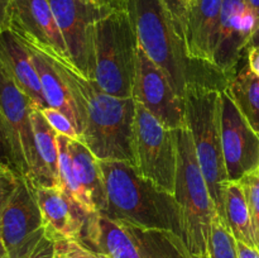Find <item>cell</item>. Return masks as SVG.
Segmentation results:
<instances>
[{"mask_svg":"<svg viewBox=\"0 0 259 258\" xmlns=\"http://www.w3.org/2000/svg\"><path fill=\"white\" fill-rule=\"evenodd\" d=\"M46 53L65 80L75 101L78 118L77 141L85 144L99 161H123L136 166V100L105 93L95 81L83 77L68 58Z\"/></svg>","mask_w":259,"mask_h":258,"instance_id":"6da1fadb","label":"cell"},{"mask_svg":"<svg viewBox=\"0 0 259 258\" xmlns=\"http://www.w3.org/2000/svg\"><path fill=\"white\" fill-rule=\"evenodd\" d=\"M210 258H239L237 239L230 232L227 222L217 214L211 225L209 243Z\"/></svg>","mask_w":259,"mask_h":258,"instance_id":"d4e9b609","label":"cell"},{"mask_svg":"<svg viewBox=\"0 0 259 258\" xmlns=\"http://www.w3.org/2000/svg\"><path fill=\"white\" fill-rule=\"evenodd\" d=\"M237 247L239 258H259V250L257 248L249 247L242 242H237Z\"/></svg>","mask_w":259,"mask_h":258,"instance_id":"836d02e7","label":"cell"},{"mask_svg":"<svg viewBox=\"0 0 259 258\" xmlns=\"http://www.w3.org/2000/svg\"><path fill=\"white\" fill-rule=\"evenodd\" d=\"M125 10L142 50L161 68L184 99L190 82L225 88L227 80L212 66L190 60L184 38L163 0H125Z\"/></svg>","mask_w":259,"mask_h":258,"instance_id":"7a4b0ae2","label":"cell"},{"mask_svg":"<svg viewBox=\"0 0 259 258\" xmlns=\"http://www.w3.org/2000/svg\"><path fill=\"white\" fill-rule=\"evenodd\" d=\"M52 237V235H51ZM56 257L55 258H105L91 250L82 243L75 239L55 238Z\"/></svg>","mask_w":259,"mask_h":258,"instance_id":"4316f807","label":"cell"},{"mask_svg":"<svg viewBox=\"0 0 259 258\" xmlns=\"http://www.w3.org/2000/svg\"><path fill=\"white\" fill-rule=\"evenodd\" d=\"M94 78L118 98H133L139 42L126 10H113L94 27Z\"/></svg>","mask_w":259,"mask_h":258,"instance_id":"52a82bcc","label":"cell"},{"mask_svg":"<svg viewBox=\"0 0 259 258\" xmlns=\"http://www.w3.org/2000/svg\"><path fill=\"white\" fill-rule=\"evenodd\" d=\"M0 258H9L7 248H5L4 243H3L2 240H0Z\"/></svg>","mask_w":259,"mask_h":258,"instance_id":"f35d334b","label":"cell"},{"mask_svg":"<svg viewBox=\"0 0 259 258\" xmlns=\"http://www.w3.org/2000/svg\"><path fill=\"white\" fill-rule=\"evenodd\" d=\"M258 174H259V168H258Z\"/></svg>","mask_w":259,"mask_h":258,"instance_id":"ab89813d","label":"cell"},{"mask_svg":"<svg viewBox=\"0 0 259 258\" xmlns=\"http://www.w3.org/2000/svg\"><path fill=\"white\" fill-rule=\"evenodd\" d=\"M133 99L167 128L177 131L186 126L184 99L141 46L137 51Z\"/></svg>","mask_w":259,"mask_h":258,"instance_id":"7c38bea8","label":"cell"},{"mask_svg":"<svg viewBox=\"0 0 259 258\" xmlns=\"http://www.w3.org/2000/svg\"><path fill=\"white\" fill-rule=\"evenodd\" d=\"M222 143L228 180L238 182L259 168V136L225 88L222 89Z\"/></svg>","mask_w":259,"mask_h":258,"instance_id":"4fadbf2b","label":"cell"},{"mask_svg":"<svg viewBox=\"0 0 259 258\" xmlns=\"http://www.w3.org/2000/svg\"><path fill=\"white\" fill-rule=\"evenodd\" d=\"M0 63L15 85L33 101L35 108L43 109L48 106L29 50L10 29L0 33Z\"/></svg>","mask_w":259,"mask_h":258,"instance_id":"ac0fdd59","label":"cell"},{"mask_svg":"<svg viewBox=\"0 0 259 258\" xmlns=\"http://www.w3.org/2000/svg\"><path fill=\"white\" fill-rule=\"evenodd\" d=\"M252 47H259V24L257 25V28L254 29L253 34L250 35L249 40H248L247 45V51Z\"/></svg>","mask_w":259,"mask_h":258,"instance_id":"8d00e7d4","label":"cell"},{"mask_svg":"<svg viewBox=\"0 0 259 258\" xmlns=\"http://www.w3.org/2000/svg\"><path fill=\"white\" fill-rule=\"evenodd\" d=\"M258 23L247 0H223L219 37L212 57V66L224 76L230 77L247 55V45Z\"/></svg>","mask_w":259,"mask_h":258,"instance_id":"5bb4252c","label":"cell"},{"mask_svg":"<svg viewBox=\"0 0 259 258\" xmlns=\"http://www.w3.org/2000/svg\"><path fill=\"white\" fill-rule=\"evenodd\" d=\"M78 242L105 258H191L171 230L143 228L99 212L89 215Z\"/></svg>","mask_w":259,"mask_h":258,"instance_id":"8992f818","label":"cell"},{"mask_svg":"<svg viewBox=\"0 0 259 258\" xmlns=\"http://www.w3.org/2000/svg\"><path fill=\"white\" fill-rule=\"evenodd\" d=\"M34 108L33 101L15 85L0 63V119L12 147L17 172L37 186L39 161L32 124Z\"/></svg>","mask_w":259,"mask_h":258,"instance_id":"9c48e42d","label":"cell"},{"mask_svg":"<svg viewBox=\"0 0 259 258\" xmlns=\"http://www.w3.org/2000/svg\"><path fill=\"white\" fill-rule=\"evenodd\" d=\"M70 138L66 136H57L58 146V187L76 202L83 211L88 214L96 212L95 206L91 202L90 197L85 192L83 187L81 186L80 181L77 180L73 168L72 157H71L70 148H68Z\"/></svg>","mask_w":259,"mask_h":258,"instance_id":"cb8c5ba5","label":"cell"},{"mask_svg":"<svg viewBox=\"0 0 259 258\" xmlns=\"http://www.w3.org/2000/svg\"><path fill=\"white\" fill-rule=\"evenodd\" d=\"M245 197H247L248 207H249L250 220H252L253 234H254L255 248L259 250V174L247 175L240 180Z\"/></svg>","mask_w":259,"mask_h":258,"instance_id":"484cf974","label":"cell"},{"mask_svg":"<svg viewBox=\"0 0 259 258\" xmlns=\"http://www.w3.org/2000/svg\"><path fill=\"white\" fill-rule=\"evenodd\" d=\"M19 177L20 175L17 171L8 166L0 164V218H2L8 201L12 197L13 192L17 189Z\"/></svg>","mask_w":259,"mask_h":258,"instance_id":"f1b7e54d","label":"cell"},{"mask_svg":"<svg viewBox=\"0 0 259 258\" xmlns=\"http://www.w3.org/2000/svg\"><path fill=\"white\" fill-rule=\"evenodd\" d=\"M32 124L39 161V182L37 186L58 187L57 132L37 108L32 110Z\"/></svg>","mask_w":259,"mask_h":258,"instance_id":"7402d4cb","label":"cell"},{"mask_svg":"<svg viewBox=\"0 0 259 258\" xmlns=\"http://www.w3.org/2000/svg\"><path fill=\"white\" fill-rule=\"evenodd\" d=\"M134 156L136 167L142 176L174 194L177 131L167 128L139 104L134 121Z\"/></svg>","mask_w":259,"mask_h":258,"instance_id":"ba28073f","label":"cell"},{"mask_svg":"<svg viewBox=\"0 0 259 258\" xmlns=\"http://www.w3.org/2000/svg\"><path fill=\"white\" fill-rule=\"evenodd\" d=\"M39 110L46 118V120L50 123V125L57 132V134L66 136L70 139H78V133L75 124L62 111L51 108V106H46V108L39 109Z\"/></svg>","mask_w":259,"mask_h":258,"instance_id":"83f0119b","label":"cell"},{"mask_svg":"<svg viewBox=\"0 0 259 258\" xmlns=\"http://www.w3.org/2000/svg\"><path fill=\"white\" fill-rule=\"evenodd\" d=\"M68 148L72 157L76 177L88 196L90 197L96 212H101L105 209L106 192L100 161L94 156L93 152L85 144L77 139H70Z\"/></svg>","mask_w":259,"mask_h":258,"instance_id":"ffe728a7","label":"cell"},{"mask_svg":"<svg viewBox=\"0 0 259 258\" xmlns=\"http://www.w3.org/2000/svg\"><path fill=\"white\" fill-rule=\"evenodd\" d=\"M225 89L245 120L259 136V77L252 72L247 58L228 78Z\"/></svg>","mask_w":259,"mask_h":258,"instance_id":"44dd1931","label":"cell"},{"mask_svg":"<svg viewBox=\"0 0 259 258\" xmlns=\"http://www.w3.org/2000/svg\"><path fill=\"white\" fill-rule=\"evenodd\" d=\"M45 234V220L34 185L29 179L20 176L0 218V239L9 258H13L33 249Z\"/></svg>","mask_w":259,"mask_h":258,"instance_id":"8fae6325","label":"cell"},{"mask_svg":"<svg viewBox=\"0 0 259 258\" xmlns=\"http://www.w3.org/2000/svg\"><path fill=\"white\" fill-rule=\"evenodd\" d=\"M70 61L83 77L94 78V27L114 9L93 0H48Z\"/></svg>","mask_w":259,"mask_h":258,"instance_id":"30bf717a","label":"cell"},{"mask_svg":"<svg viewBox=\"0 0 259 258\" xmlns=\"http://www.w3.org/2000/svg\"><path fill=\"white\" fill-rule=\"evenodd\" d=\"M93 2L114 10H125V0H93Z\"/></svg>","mask_w":259,"mask_h":258,"instance_id":"d590c367","label":"cell"},{"mask_svg":"<svg viewBox=\"0 0 259 258\" xmlns=\"http://www.w3.org/2000/svg\"><path fill=\"white\" fill-rule=\"evenodd\" d=\"M222 89L190 82L184 94L186 126L218 214L225 220L224 191L229 182L222 143Z\"/></svg>","mask_w":259,"mask_h":258,"instance_id":"277c9868","label":"cell"},{"mask_svg":"<svg viewBox=\"0 0 259 258\" xmlns=\"http://www.w3.org/2000/svg\"><path fill=\"white\" fill-rule=\"evenodd\" d=\"M106 192L105 209L99 214L152 229L171 230L182 239L181 217L174 194L139 174L123 161H100Z\"/></svg>","mask_w":259,"mask_h":258,"instance_id":"3957f363","label":"cell"},{"mask_svg":"<svg viewBox=\"0 0 259 258\" xmlns=\"http://www.w3.org/2000/svg\"><path fill=\"white\" fill-rule=\"evenodd\" d=\"M23 42L25 43V46L29 50L30 56H32V61L34 63L38 77H39L40 86H42L43 95L47 101V105L62 111L75 124L76 129H77V109H76L72 95H71L61 73L58 72L50 56L45 51H42L32 43H28L25 40H23Z\"/></svg>","mask_w":259,"mask_h":258,"instance_id":"d6986e66","label":"cell"},{"mask_svg":"<svg viewBox=\"0 0 259 258\" xmlns=\"http://www.w3.org/2000/svg\"><path fill=\"white\" fill-rule=\"evenodd\" d=\"M164 5L168 9L169 14L174 18L182 38L185 37V29L187 24V17H189L190 8H191L192 0H163ZM185 42V39H184Z\"/></svg>","mask_w":259,"mask_h":258,"instance_id":"f546056e","label":"cell"},{"mask_svg":"<svg viewBox=\"0 0 259 258\" xmlns=\"http://www.w3.org/2000/svg\"><path fill=\"white\" fill-rule=\"evenodd\" d=\"M56 257V240L47 232L43 235L37 245L28 252L22 253L13 258H55Z\"/></svg>","mask_w":259,"mask_h":258,"instance_id":"4dcf8cb0","label":"cell"},{"mask_svg":"<svg viewBox=\"0 0 259 258\" xmlns=\"http://www.w3.org/2000/svg\"><path fill=\"white\" fill-rule=\"evenodd\" d=\"M0 164L8 166L14 169V171H17L14 164V158H13L12 147H10L9 139H8L7 133H5L2 119H0Z\"/></svg>","mask_w":259,"mask_h":258,"instance_id":"1f68e13d","label":"cell"},{"mask_svg":"<svg viewBox=\"0 0 259 258\" xmlns=\"http://www.w3.org/2000/svg\"><path fill=\"white\" fill-rule=\"evenodd\" d=\"M247 5L254 14L257 23L259 24V0H247Z\"/></svg>","mask_w":259,"mask_h":258,"instance_id":"74e56055","label":"cell"},{"mask_svg":"<svg viewBox=\"0 0 259 258\" xmlns=\"http://www.w3.org/2000/svg\"><path fill=\"white\" fill-rule=\"evenodd\" d=\"M8 29L45 52L70 60L48 0H12Z\"/></svg>","mask_w":259,"mask_h":258,"instance_id":"9a60e30c","label":"cell"},{"mask_svg":"<svg viewBox=\"0 0 259 258\" xmlns=\"http://www.w3.org/2000/svg\"><path fill=\"white\" fill-rule=\"evenodd\" d=\"M12 0H0V33L8 29V17Z\"/></svg>","mask_w":259,"mask_h":258,"instance_id":"e575fe53","label":"cell"},{"mask_svg":"<svg viewBox=\"0 0 259 258\" xmlns=\"http://www.w3.org/2000/svg\"><path fill=\"white\" fill-rule=\"evenodd\" d=\"M247 61L252 72L259 77V47H252L247 51Z\"/></svg>","mask_w":259,"mask_h":258,"instance_id":"d6a6232c","label":"cell"},{"mask_svg":"<svg viewBox=\"0 0 259 258\" xmlns=\"http://www.w3.org/2000/svg\"><path fill=\"white\" fill-rule=\"evenodd\" d=\"M174 196L181 217L182 242L190 257L210 258V234L218 211L200 168L187 126L177 129V171Z\"/></svg>","mask_w":259,"mask_h":258,"instance_id":"5b68a950","label":"cell"},{"mask_svg":"<svg viewBox=\"0 0 259 258\" xmlns=\"http://www.w3.org/2000/svg\"><path fill=\"white\" fill-rule=\"evenodd\" d=\"M225 222L237 242L255 248L252 220L244 189L239 181H229L224 191Z\"/></svg>","mask_w":259,"mask_h":258,"instance_id":"603a6c76","label":"cell"},{"mask_svg":"<svg viewBox=\"0 0 259 258\" xmlns=\"http://www.w3.org/2000/svg\"><path fill=\"white\" fill-rule=\"evenodd\" d=\"M222 8L223 0H192L184 37L190 60L212 66Z\"/></svg>","mask_w":259,"mask_h":258,"instance_id":"2e32d148","label":"cell"},{"mask_svg":"<svg viewBox=\"0 0 259 258\" xmlns=\"http://www.w3.org/2000/svg\"><path fill=\"white\" fill-rule=\"evenodd\" d=\"M34 187L46 232L53 238L80 240L90 214L83 211L60 187Z\"/></svg>","mask_w":259,"mask_h":258,"instance_id":"e0dca14e","label":"cell"}]
</instances>
